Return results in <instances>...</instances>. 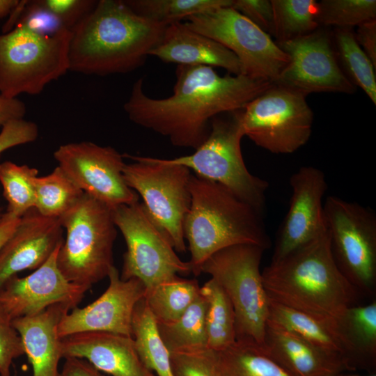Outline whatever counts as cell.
Returning a JSON list of instances; mask_svg holds the SVG:
<instances>
[{
    "label": "cell",
    "instance_id": "9",
    "mask_svg": "<svg viewBox=\"0 0 376 376\" xmlns=\"http://www.w3.org/2000/svg\"><path fill=\"white\" fill-rule=\"evenodd\" d=\"M324 216L334 261L361 296L376 292V214L356 202L329 196Z\"/></svg>",
    "mask_w": 376,
    "mask_h": 376
},
{
    "label": "cell",
    "instance_id": "16",
    "mask_svg": "<svg viewBox=\"0 0 376 376\" xmlns=\"http://www.w3.org/2000/svg\"><path fill=\"white\" fill-rule=\"evenodd\" d=\"M107 290L91 304L78 306L63 315L58 324L61 338L83 331H107L132 336V319L146 288L138 279L123 280L113 266Z\"/></svg>",
    "mask_w": 376,
    "mask_h": 376
},
{
    "label": "cell",
    "instance_id": "49",
    "mask_svg": "<svg viewBox=\"0 0 376 376\" xmlns=\"http://www.w3.org/2000/svg\"><path fill=\"white\" fill-rule=\"evenodd\" d=\"M341 376H343V375H341ZM347 376H357V375H347Z\"/></svg>",
    "mask_w": 376,
    "mask_h": 376
},
{
    "label": "cell",
    "instance_id": "48",
    "mask_svg": "<svg viewBox=\"0 0 376 376\" xmlns=\"http://www.w3.org/2000/svg\"><path fill=\"white\" fill-rule=\"evenodd\" d=\"M334 376H341V375L339 374V375H334Z\"/></svg>",
    "mask_w": 376,
    "mask_h": 376
},
{
    "label": "cell",
    "instance_id": "33",
    "mask_svg": "<svg viewBox=\"0 0 376 376\" xmlns=\"http://www.w3.org/2000/svg\"><path fill=\"white\" fill-rule=\"evenodd\" d=\"M34 208L42 215L59 219L82 196L84 191L59 167L35 178Z\"/></svg>",
    "mask_w": 376,
    "mask_h": 376
},
{
    "label": "cell",
    "instance_id": "28",
    "mask_svg": "<svg viewBox=\"0 0 376 376\" xmlns=\"http://www.w3.org/2000/svg\"><path fill=\"white\" fill-rule=\"evenodd\" d=\"M196 279L178 275L146 289L144 299L157 323H168L179 318L200 295Z\"/></svg>",
    "mask_w": 376,
    "mask_h": 376
},
{
    "label": "cell",
    "instance_id": "31",
    "mask_svg": "<svg viewBox=\"0 0 376 376\" xmlns=\"http://www.w3.org/2000/svg\"><path fill=\"white\" fill-rule=\"evenodd\" d=\"M273 31L276 43L304 36L317 30L318 3L315 0H271Z\"/></svg>",
    "mask_w": 376,
    "mask_h": 376
},
{
    "label": "cell",
    "instance_id": "38",
    "mask_svg": "<svg viewBox=\"0 0 376 376\" xmlns=\"http://www.w3.org/2000/svg\"><path fill=\"white\" fill-rule=\"evenodd\" d=\"M15 24L43 36H54L69 30L40 0L26 1Z\"/></svg>",
    "mask_w": 376,
    "mask_h": 376
},
{
    "label": "cell",
    "instance_id": "24",
    "mask_svg": "<svg viewBox=\"0 0 376 376\" xmlns=\"http://www.w3.org/2000/svg\"><path fill=\"white\" fill-rule=\"evenodd\" d=\"M266 325L299 336L312 345L343 360L351 369H353L334 324L285 306L269 298Z\"/></svg>",
    "mask_w": 376,
    "mask_h": 376
},
{
    "label": "cell",
    "instance_id": "21",
    "mask_svg": "<svg viewBox=\"0 0 376 376\" xmlns=\"http://www.w3.org/2000/svg\"><path fill=\"white\" fill-rule=\"evenodd\" d=\"M149 55L177 65L219 67L234 75L242 74L240 61L231 51L182 22L166 26L159 42Z\"/></svg>",
    "mask_w": 376,
    "mask_h": 376
},
{
    "label": "cell",
    "instance_id": "34",
    "mask_svg": "<svg viewBox=\"0 0 376 376\" xmlns=\"http://www.w3.org/2000/svg\"><path fill=\"white\" fill-rule=\"evenodd\" d=\"M136 14L166 25L219 7L231 6L233 0H123Z\"/></svg>",
    "mask_w": 376,
    "mask_h": 376
},
{
    "label": "cell",
    "instance_id": "14",
    "mask_svg": "<svg viewBox=\"0 0 376 376\" xmlns=\"http://www.w3.org/2000/svg\"><path fill=\"white\" fill-rule=\"evenodd\" d=\"M54 157L79 189L110 208L139 202V195L123 178V155L115 148L72 142L60 146Z\"/></svg>",
    "mask_w": 376,
    "mask_h": 376
},
{
    "label": "cell",
    "instance_id": "42",
    "mask_svg": "<svg viewBox=\"0 0 376 376\" xmlns=\"http://www.w3.org/2000/svg\"><path fill=\"white\" fill-rule=\"evenodd\" d=\"M231 7L272 37L274 17L271 1L233 0Z\"/></svg>",
    "mask_w": 376,
    "mask_h": 376
},
{
    "label": "cell",
    "instance_id": "40",
    "mask_svg": "<svg viewBox=\"0 0 376 376\" xmlns=\"http://www.w3.org/2000/svg\"><path fill=\"white\" fill-rule=\"evenodd\" d=\"M65 28L72 30L97 4L95 0H40Z\"/></svg>",
    "mask_w": 376,
    "mask_h": 376
},
{
    "label": "cell",
    "instance_id": "13",
    "mask_svg": "<svg viewBox=\"0 0 376 376\" xmlns=\"http://www.w3.org/2000/svg\"><path fill=\"white\" fill-rule=\"evenodd\" d=\"M190 29L219 42L238 58L242 75L275 83L289 57L272 37L231 6L188 17Z\"/></svg>",
    "mask_w": 376,
    "mask_h": 376
},
{
    "label": "cell",
    "instance_id": "22",
    "mask_svg": "<svg viewBox=\"0 0 376 376\" xmlns=\"http://www.w3.org/2000/svg\"><path fill=\"white\" fill-rule=\"evenodd\" d=\"M70 309L57 304L37 314L12 320L31 364L33 376H58L63 354L58 328L61 318Z\"/></svg>",
    "mask_w": 376,
    "mask_h": 376
},
{
    "label": "cell",
    "instance_id": "44",
    "mask_svg": "<svg viewBox=\"0 0 376 376\" xmlns=\"http://www.w3.org/2000/svg\"><path fill=\"white\" fill-rule=\"evenodd\" d=\"M58 376H106L88 361L77 357H65Z\"/></svg>",
    "mask_w": 376,
    "mask_h": 376
},
{
    "label": "cell",
    "instance_id": "23",
    "mask_svg": "<svg viewBox=\"0 0 376 376\" xmlns=\"http://www.w3.org/2000/svg\"><path fill=\"white\" fill-rule=\"evenodd\" d=\"M263 352L292 376H334L351 369L343 360L286 331L266 325Z\"/></svg>",
    "mask_w": 376,
    "mask_h": 376
},
{
    "label": "cell",
    "instance_id": "46",
    "mask_svg": "<svg viewBox=\"0 0 376 376\" xmlns=\"http://www.w3.org/2000/svg\"><path fill=\"white\" fill-rule=\"evenodd\" d=\"M19 220L20 218L8 212L0 217V249L15 231Z\"/></svg>",
    "mask_w": 376,
    "mask_h": 376
},
{
    "label": "cell",
    "instance_id": "32",
    "mask_svg": "<svg viewBox=\"0 0 376 376\" xmlns=\"http://www.w3.org/2000/svg\"><path fill=\"white\" fill-rule=\"evenodd\" d=\"M334 45L343 72L354 86L360 87L376 104V79L373 63L358 44L351 29L336 28Z\"/></svg>",
    "mask_w": 376,
    "mask_h": 376
},
{
    "label": "cell",
    "instance_id": "8",
    "mask_svg": "<svg viewBox=\"0 0 376 376\" xmlns=\"http://www.w3.org/2000/svg\"><path fill=\"white\" fill-rule=\"evenodd\" d=\"M241 110L214 117L207 138L194 153L166 160L183 165L194 174L222 185L262 214L269 183L251 174L244 162Z\"/></svg>",
    "mask_w": 376,
    "mask_h": 376
},
{
    "label": "cell",
    "instance_id": "10",
    "mask_svg": "<svg viewBox=\"0 0 376 376\" xmlns=\"http://www.w3.org/2000/svg\"><path fill=\"white\" fill-rule=\"evenodd\" d=\"M123 156L134 162L124 166L125 183L142 197L147 210L168 235L175 250L185 252L183 224L191 205V170L166 159Z\"/></svg>",
    "mask_w": 376,
    "mask_h": 376
},
{
    "label": "cell",
    "instance_id": "20",
    "mask_svg": "<svg viewBox=\"0 0 376 376\" xmlns=\"http://www.w3.org/2000/svg\"><path fill=\"white\" fill-rule=\"evenodd\" d=\"M63 358L88 361L111 376H156L141 361L131 336L107 331H83L61 338Z\"/></svg>",
    "mask_w": 376,
    "mask_h": 376
},
{
    "label": "cell",
    "instance_id": "4",
    "mask_svg": "<svg viewBox=\"0 0 376 376\" xmlns=\"http://www.w3.org/2000/svg\"><path fill=\"white\" fill-rule=\"evenodd\" d=\"M191 205L183 224L191 273L212 254L233 245L271 246L262 214L222 185L196 174L189 179Z\"/></svg>",
    "mask_w": 376,
    "mask_h": 376
},
{
    "label": "cell",
    "instance_id": "41",
    "mask_svg": "<svg viewBox=\"0 0 376 376\" xmlns=\"http://www.w3.org/2000/svg\"><path fill=\"white\" fill-rule=\"evenodd\" d=\"M38 136L37 125L24 118L12 120L0 132V155L13 147L34 141Z\"/></svg>",
    "mask_w": 376,
    "mask_h": 376
},
{
    "label": "cell",
    "instance_id": "30",
    "mask_svg": "<svg viewBox=\"0 0 376 376\" xmlns=\"http://www.w3.org/2000/svg\"><path fill=\"white\" fill-rule=\"evenodd\" d=\"M200 293L207 301V347L221 350L236 340L233 306L224 290L212 279L201 287Z\"/></svg>",
    "mask_w": 376,
    "mask_h": 376
},
{
    "label": "cell",
    "instance_id": "27",
    "mask_svg": "<svg viewBox=\"0 0 376 376\" xmlns=\"http://www.w3.org/2000/svg\"><path fill=\"white\" fill-rule=\"evenodd\" d=\"M206 309L207 301L200 293L179 318L171 322L157 323L160 337L169 352L208 348Z\"/></svg>",
    "mask_w": 376,
    "mask_h": 376
},
{
    "label": "cell",
    "instance_id": "5",
    "mask_svg": "<svg viewBox=\"0 0 376 376\" xmlns=\"http://www.w3.org/2000/svg\"><path fill=\"white\" fill-rule=\"evenodd\" d=\"M59 220L66 231L57 266L70 282L88 290L108 276L117 235L112 210L84 192Z\"/></svg>",
    "mask_w": 376,
    "mask_h": 376
},
{
    "label": "cell",
    "instance_id": "25",
    "mask_svg": "<svg viewBox=\"0 0 376 376\" xmlns=\"http://www.w3.org/2000/svg\"><path fill=\"white\" fill-rule=\"evenodd\" d=\"M334 328L354 369L375 366L376 361V301L347 308L336 320Z\"/></svg>",
    "mask_w": 376,
    "mask_h": 376
},
{
    "label": "cell",
    "instance_id": "15",
    "mask_svg": "<svg viewBox=\"0 0 376 376\" xmlns=\"http://www.w3.org/2000/svg\"><path fill=\"white\" fill-rule=\"evenodd\" d=\"M329 31L323 29L281 43L289 61L274 84L299 91L352 93L355 87L340 67Z\"/></svg>",
    "mask_w": 376,
    "mask_h": 376
},
{
    "label": "cell",
    "instance_id": "36",
    "mask_svg": "<svg viewBox=\"0 0 376 376\" xmlns=\"http://www.w3.org/2000/svg\"><path fill=\"white\" fill-rule=\"evenodd\" d=\"M375 17V0H323L318 3L320 25L351 29Z\"/></svg>",
    "mask_w": 376,
    "mask_h": 376
},
{
    "label": "cell",
    "instance_id": "7",
    "mask_svg": "<svg viewBox=\"0 0 376 376\" xmlns=\"http://www.w3.org/2000/svg\"><path fill=\"white\" fill-rule=\"evenodd\" d=\"M71 31L43 36L15 24L0 34V93L38 95L69 71Z\"/></svg>",
    "mask_w": 376,
    "mask_h": 376
},
{
    "label": "cell",
    "instance_id": "35",
    "mask_svg": "<svg viewBox=\"0 0 376 376\" xmlns=\"http://www.w3.org/2000/svg\"><path fill=\"white\" fill-rule=\"evenodd\" d=\"M38 173V169L26 164L18 165L10 161L0 163V182L8 203L6 212L20 218L34 208L33 181Z\"/></svg>",
    "mask_w": 376,
    "mask_h": 376
},
{
    "label": "cell",
    "instance_id": "1",
    "mask_svg": "<svg viewBox=\"0 0 376 376\" xmlns=\"http://www.w3.org/2000/svg\"><path fill=\"white\" fill-rule=\"evenodd\" d=\"M175 78L173 94L161 99L148 96L143 79H137L123 108L135 124L194 150L207 138L214 117L243 109L273 84L242 74L221 76L205 65H177Z\"/></svg>",
    "mask_w": 376,
    "mask_h": 376
},
{
    "label": "cell",
    "instance_id": "26",
    "mask_svg": "<svg viewBox=\"0 0 376 376\" xmlns=\"http://www.w3.org/2000/svg\"><path fill=\"white\" fill-rule=\"evenodd\" d=\"M132 336L143 363L156 376H173L170 352L158 331L155 319L143 297L136 304L132 319Z\"/></svg>",
    "mask_w": 376,
    "mask_h": 376
},
{
    "label": "cell",
    "instance_id": "47",
    "mask_svg": "<svg viewBox=\"0 0 376 376\" xmlns=\"http://www.w3.org/2000/svg\"><path fill=\"white\" fill-rule=\"evenodd\" d=\"M18 2V0H0V18L10 15Z\"/></svg>",
    "mask_w": 376,
    "mask_h": 376
},
{
    "label": "cell",
    "instance_id": "6",
    "mask_svg": "<svg viewBox=\"0 0 376 376\" xmlns=\"http://www.w3.org/2000/svg\"><path fill=\"white\" fill-rule=\"evenodd\" d=\"M263 247L242 244L226 247L210 256L201 274L212 279L230 300L235 315L236 340L263 346L268 315L269 297L260 265Z\"/></svg>",
    "mask_w": 376,
    "mask_h": 376
},
{
    "label": "cell",
    "instance_id": "18",
    "mask_svg": "<svg viewBox=\"0 0 376 376\" xmlns=\"http://www.w3.org/2000/svg\"><path fill=\"white\" fill-rule=\"evenodd\" d=\"M292 195L279 228L272 261L311 241L326 228L323 197L327 189L324 172L312 166L299 168L290 178Z\"/></svg>",
    "mask_w": 376,
    "mask_h": 376
},
{
    "label": "cell",
    "instance_id": "17",
    "mask_svg": "<svg viewBox=\"0 0 376 376\" xmlns=\"http://www.w3.org/2000/svg\"><path fill=\"white\" fill-rule=\"evenodd\" d=\"M60 247L33 272L22 278L15 275L0 288V307L12 320L57 304L72 309L81 301L88 290L70 282L59 270L56 257Z\"/></svg>",
    "mask_w": 376,
    "mask_h": 376
},
{
    "label": "cell",
    "instance_id": "43",
    "mask_svg": "<svg viewBox=\"0 0 376 376\" xmlns=\"http://www.w3.org/2000/svg\"><path fill=\"white\" fill-rule=\"evenodd\" d=\"M354 36L359 46L376 68V19L359 25Z\"/></svg>",
    "mask_w": 376,
    "mask_h": 376
},
{
    "label": "cell",
    "instance_id": "39",
    "mask_svg": "<svg viewBox=\"0 0 376 376\" xmlns=\"http://www.w3.org/2000/svg\"><path fill=\"white\" fill-rule=\"evenodd\" d=\"M25 354L22 338L12 320L0 307V376H10L15 359Z\"/></svg>",
    "mask_w": 376,
    "mask_h": 376
},
{
    "label": "cell",
    "instance_id": "12",
    "mask_svg": "<svg viewBox=\"0 0 376 376\" xmlns=\"http://www.w3.org/2000/svg\"><path fill=\"white\" fill-rule=\"evenodd\" d=\"M111 210L127 246L120 275L123 280L136 278L148 289L178 274L191 273L190 263L178 256L169 237L143 203L121 205Z\"/></svg>",
    "mask_w": 376,
    "mask_h": 376
},
{
    "label": "cell",
    "instance_id": "45",
    "mask_svg": "<svg viewBox=\"0 0 376 376\" xmlns=\"http://www.w3.org/2000/svg\"><path fill=\"white\" fill-rule=\"evenodd\" d=\"M26 108L24 102L17 98H9L0 93V126L12 120L24 118Z\"/></svg>",
    "mask_w": 376,
    "mask_h": 376
},
{
    "label": "cell",
    "instance_id": "19",
    "mask_svg": "<svg viewBox=\"0 0 376 376\" xmlns=\"http://www.w3.org/2000/svg\"><path fill=\"white\" fill-rule=\"evenodd\" d=\"M63 231L59 219L42 215L35 208L23 214L0 249V288L17 273L42 265L63 242Z\"/></svg>",
    "mask_w": 376,
    "mask_h": 376
},
{
    "label": "cell",
    "instance_id": "11",
    "mask_svg": "<svg viewBox=\"0 0 376 376\" xmlns=\"http://www.w3.org/2000/svg\"><path fill=\"white\" fill-rule=\"evenodd\" d=\"M304 94L273 83L241 110L244 136L274 154H290L310 139L313 113Z\"/></svg>",
    "mask_w": 376,
    "mask_h": 376
},
{
    "label": "cell",
    "instance_id": "29",
    "mask_svg": "<svg viewBox=\"0 0 376 376\" xmlns=\"http://www.w3.org/2000/svg\"><path fill=\"white\" fill-rule=\"evenodd\" d=\"M216 355L219 376H292L254 343L235 340Z\"/></svg>",
    "mask_w": 376,
    "mask_h": 376
},
{
    "label": "cell",
    "instance_id": "2",
    "mask_svg": "<svg viewBox=\"0 0 376 376\" xmlns=\"http://www.w3.org/2000/svg\"><path fill=\"white\" fill-rule=\"evenodd\" d=\"M167 25L134 12L123 0H100L71 30L69 71L106 76L143 65Z\"/></svg>",
    "mask_w": 376,
    "mask_h": 376
},
{
    "label": "cell",
    "instance_id": "37",
    "mask_svg": "<svg viewBox=\"0 0 376 376\" xmlns=\"http://www.w3.org/2000/svg\"><path fill=\"white\" fill-rule=\"evenodd\" d=\"M173 376H219L216 351L210 348L170 352Z\"/></svg>",
    "mask_w": 376,
    "mask_h": 376
},
{
    "label": "cell",
    "instance_id": "3",
    "mask_svg": "<svg viewBox=\"0 0 376 376\" xmlns=\"http://www.w3.org/2000/svg\"><path fill=\"white\" fill-rule=\"evenodd\" d=\"M261 274L270 299L331 324L361 297L334 261L327 226Z\"/></svg>",
    "mask_w": 376,
    "mask_h": 376
},
{
    "label": "cell",
    "instance_id": "51",
    "mask_svg": "<svg viewBox=\"0 0 376 376\" xmlns=\"http://www.w3.org/2000/svg\"></svg>",
    "mask_w": 376,
    "mask_h": 376
},
{
    "label": "cell",
    "instance_id": "50",
    "mask_svg": "<svg viewBox=\"0 0 376 376\" xmlns=\"http://www.w3.org/2000/svg\"><path fill=\"white\" fill-rule=\"evenodd\" d=\"M370 376H375V375H370Z\"/></svg>",
    "mask_w": 376,
    "mask_h": 376
}]
</instances>
